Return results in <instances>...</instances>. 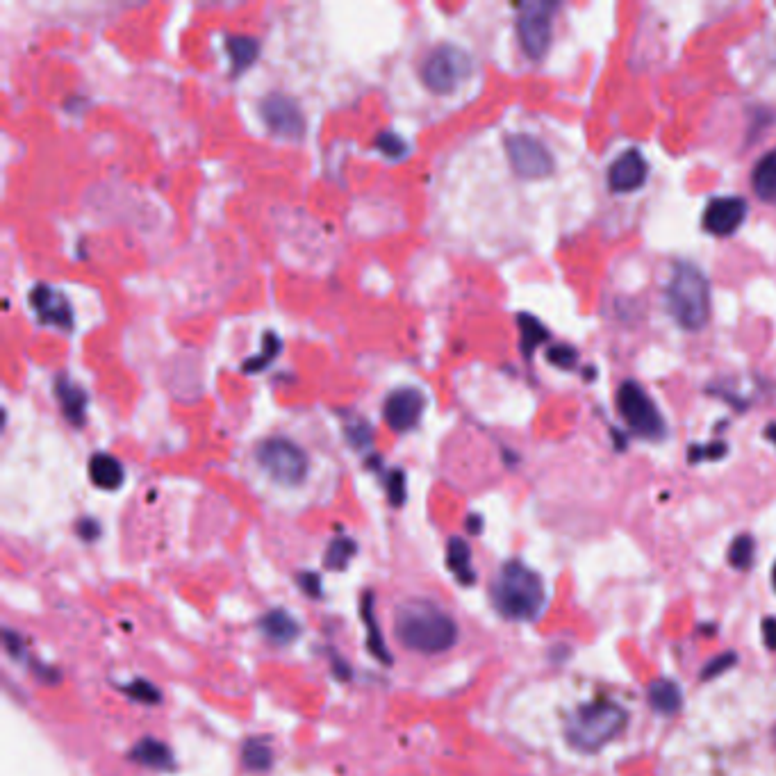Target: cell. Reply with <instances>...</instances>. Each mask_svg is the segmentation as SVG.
I'll return each mask as SVG.
<instances>
[{
    "instance_id": "obj_15",
    "label": "cell",
    "mask_w": 776,
    "mask_h": 776,
    "mask_svg": "<svg viewBox=\"0 0 776 776\" xmlns=\"http://www.w3.org/2000/svg\"><path fill=\"white\" fill-rule=\"evenodd\" d=\"M89 478H92L96 487L112 492L119 490L123 481H126V472H123L121 462L110 456V453H96V456L89 460Z\"/></svg>"
},
{
    "instance_id": "obj_20",
    "label": "cell",
    "mask_w": 776,
    "mask_h": 776,
    "mask_svg": "<svg viewBox=\"0 0 776 776\" xmlns=\"http://www.w3.org/2000/svg\"><path fill=\"white\" fill-rule=\"evenodd\" d=\"M649 701H651V706L656 708V711L672 715L681 708L683 697H681L679 685H676L674 681H656L649 688Z\"/></svg>"
},
{
    "instance_id": "obj_26",
    "label": "cell",
    "mask_w": 776,
    "mask_h": 776,
    "mask_svg": "<svg viewBox=\"0 0 776 776\" xmlns=\"http://www.w3.org/2000/svg\"><path fill=\"white\" fill-rule=\"evenodd\" d=\"M729 560L733 567L749 569L751 563H754V540H751L749 535H740V538L733 540Z\"/></svg>"
},
{
    "instance_id": "obj_17",
    "label": "cell",
    "mask_w": 776,
    "mask_h": 776,
    "mask_svg": "<svg viewBox=\"0 0 776 776\" xmlns=\"http://www.w3.org/2000/svg\"><path fill=\"white\" fill-rule=\"evenodd\" d=\"M55 392H57V399L62 403L66 419H69L71 424H82L87 415V392L76 383L64 381V378L62 381H57Z\"/></svg>"
},
{
    "instance_id": "obj_33",
    "label": "cell",
    "mask_w": 776,
    "mask_h": 776,
    "mask_svg": "<svg viewBox=\"0 0 776 776\" xmlns=\"http://www.w3.org/2000/svg\"><path fill=\"white\" fill-rule=\"evenodd\" d=\"M733 663H736V654H724L720 658H713L711 663H708L706 670H704V674H701V679H704V681L713 679V676L722 674V672L729 670V667H733Z\"/></svg>"
},
{
    "instance_id": "obj_14",
    "label": "cell",
    "mask_w": 776,
    "mask_h": 776,
    "mask_svg": "<svg viewBox=\"0 0 776 776\" xmlns=\"http://www.w3.org/2000/svg\"><path fill=\"white\" fill-rule=\"evenodd\" d=\"M30 301L44 324H53L60 328L73 326V310L60 290H53V287L48 285H37L35 290L30 292Z\"/></svg>"
},
{
    "instance_id": "obj_16",
    "label": "cell",
    "mask_w": 776,
    "mask_h": 776,
    "mask_svg": "<svg viewBox=\"0 0 776 776\" xmlns=\"http://www.w3.org/2000/svg\"><path fill=\"white\" fill-rule=\"evenodd\" d=\"M751 189L763 203L776 205V151L765 153L751 171Z\"/></svg>"
},
{
    "instance_id": "obj_31",
    "label": "cell",
    "mask_w": 776,
    "mask_h": 776,
    "mask_svg": "<svg viewBox=\"0 0 776 776\" xmlns=\"http://www.w3.org/2000/svg\"><path fill=\"white\" fill-rule=\"evenodd\" d=\"M726 453V444L724 442H713L708 444V447H692L690 449V460L697 462V460H717L722 458Z\"/></svg>"
},
{
    "instance_id": "obj_19",
    "label": "cell",
    "mask_w": 776,
    "mask_h": 776,
    "mask_svg": "<svg viewBox=\"0 0 776 776\" xmlns=\"http://www.w3.org/2000/svg\"><path fill=\"white\" fill-rule=\"evenodd\" d=\"M228 55H230V64H233V73H242L249 69V66L255 62V57L260 53V44L258 39L253 37H230L228 39Z\"/></svg>"
},
{
    "instance_id": "obj_12",
    "label": "cell",
    "mask_w": 776,
    "mask_h": 776,
    "mask_svg": "<svg viewBox=\"0 0 776 776\" xmlns=\"http://www.w3.org/2000/svg\"><path fill=\"white\" fill-rule=\"evenodd\" d=\"M421 412H424V394L415 387H401V390L387 396L383 415L387 426L394 433H406L417 424Z\"/></svg>"
},
{
    "instance_id": "obj_8",
    "label": "cell",
    "mask_w": 776,
    "mask_h": 776,
    "mask_svg": "<svg viewBox=\"0 0 776 776\" xmlns=\"http://www.w3.org/2000/svg\"><path fill=\"white\" fill-rule=\"evenodd\" d=\"M551 12L549 3H528L522 5L517 19V35L524 53L531 60H540L549 51L551 44Z\"/></svg>"
},
{
    "instance_id": "obj_27",
    "label": "cell",
    "mask_w": 776,
    "mask_h": 776,
    "mask_svg": "<svg viewBox=\"0 0 776 776\" xmlns=\"http://www.w3.org/2000/svg\"><path fill=\"white\" fill-rule=\"evenodd\" d=\"M280 351V340L274 335V333H267L264 335V346H262V353L260 356H255L251 360H246L244 365V371H260L267 367L269 360H274L278 356Z\"/></svg>"
},
{
    "instance_id": "obj_7",
    "label": "cell",
    "mask_w": 776,
    "mask_h": 776,
    "mask_svg": "<svg viewBox=\"0 0 776 776\" xmlns=\"http://www.w3.org/2000/svg\"><path fill=\"white\" fill-rule=\"evenodd\" d=\"M617 410L633 433L651 437V440L665 435L663 415L651 401V396L635 381H626L617 390Z\"/></svg>"
},
{
    "instance_id": "obj_13",
    "label": "cell",
    "mask_w": 776,
    "mask_h": 776,
    "mask_svg": "<svg viewBox=\"0 0 776 776\" xmlns=\"http://www.w3.org/2000/svg\"><path fill=\"white\" fill-rule=\"evenodd\" d=\"M647 173H649L647 160L642 158L640 151L631 148V151L622 153L613 164H610L608 187L617 194L635 192V189H640L642 185H645Z\"/></svg>"
},
{
    "instance_id": "obj_34",
    "label": "cell",
    "mask_w": 776,
    "mask_h": 776,
    "mask_svg": "<svg viewBox=\"0 0 776 776\" xmlns=\"http://www.w3.org/2000/svg\"><path fill=\"white\" fill-rule=\"evenodd\" d=\"M130 695H132V697H137V699H142V701H146V704H158V701H160V692L155 690L153 685L148 683V681H146V683H144V681H137V683L130 688Z\"/></svg>"
},
{
    "instance_id": "obj_36",
    "label": "cell",
    "mask_w": 776,
    "mask_h": 776,
    "mask_svg": "<svg viewBox=\"0 0 776 776\" xmlns=\"http://www.w3.org/2000/svg\"><path fill=\"white\" fill-rule=\"evenodd\" d=\"M767 435H770V440H772V442H776V426L767 428Z\"/></svg>"
},
{
    "instance_id": "obj_9",
    "label": "cell",
    "mask_w": 776,
    "mask_h": 776,
    "mask_svg": "<svg viewBox=\"0 0 776 776\" xmlns=\"http://www.w3.org/2000/svg\"><path fill=\"white\" fill-rule=\"evenodd\" d=\"M506 153L517 176L528 180L551 176L553 158L540 139L531 135H510L506 139Z\"/></svg>"
},
{
    "instance_id": "obj_21",
    "label": "cell",
    "mask_w": 776,
    "mask_h": 776,
    "mask_svg": "<svg viewBox=\"0 0 776 776\" xmlns=\"http://www.w3.org/2000/svg\"><path fill=\"white\" fill-rule=\"evenodd\" d=\"M130 758L132 761L148 765V767H158V770L171 765L169 747L162 745V742H158V740H153V738H144L142 742H139V745L132 749Z\"/></svg>"
},
{
    "instance_id": "obj_29",
    "label": "cell",
    "mask_w": 776,
    "mask_h": 776,
    "mask_svg": "<svg viewBox=\"0 0 776 776\" xmlns=\"http://www.w3.org/2000/svg\"><path fill=\"white\" fill-rule=\"evenodd\" d=\"M547 358H549L551 365H556V367H572L576 362V351L567 344H558V346H551V349L547 351Z\"/></svg>"
},
{
    "instance_id": "obj_5",
    "label": "cell",
    "mask_w": 776,
    "mask_h": 776,
    "mask_svg": "<svg viewBox=\"0 0 776 776\" xmlns=\"http://www.w3.org/2000/svg\"><path fill=\"white\" fill-rule=\"evenodd\" d=\"M255 460L280 485H301L310 467L305 451L285 437L262 440L255 449Z\"/></svg>"
},
{
    "instance_id": "obj_37",
    "label": "cell",
    "mask_w": 776,
    "mask_h": 776,
    "mask_svg": "<svg viewBox=\"0 0 776 776\" xmlns=\"http://www.w3.org/2000/svg\"><path fill=\"white\" fill-rule=\"evenodd\" d=\"M772 581H774V588H776V565H774V572H772Z\"/></svg>"
},
{
    "instance_id": "obj_18",
    "label": "cell",
    "mask_w": 776,
    "mask_h": 776,
    "mask_svg": "<svg viewBox=\"0 0 776 776\" xmlns=\"http://www.w3.org/2000/svg\"><path fill=\"white\" fill-rule=\"evenodd\" d=\"M264 635L278 645H287L299 635V624L285 613V610H271V613L260 622Z\"/></svg>"
},
{
    "instance_id": "obj_10",
    "label": "cell",
    "mask_w": 776,
    "mask_h": 776,
    "mask_svg": "<svg viewBox=\"0 0 776 776\" xmlns=\"http://www.w3.org/2000/svg\"><path fill=\"white\" fill-rule=\"evenodd\" d=\"M260 114L264 123H267V128L276 132L278 137L296 139L305 132V117L301 107L296 105V101H292L290 96L278 92L269 94L260 103Z\"/></svg>"
},
{
    "instance_id": "obj_35",
    "label": "cell",
    "mask_w": 776,
    "mask_h": 776,
    "mask_svg": "<svg viewBox=\"0 0 776 776\" xmlns=\"http://www.w3.org/2000/svg\"><path fill=\"white\" fill-rule=\"evenodd\" d=\"M763 635H765V645L770 649H776V619H765Z\"/></svg>"
},
{
    "instance_id": "obj_25",
    "label": "cell",
    "mask_w": 776,
    "mask_h": 776,
    "mask_svg": "<svg viewBox=\"0 0 776 776\" xmlns=\"http://www.w3.org/2000/svg\"><path fill=\"white\" fill-rule=\"evenodd\" d=\"M353 553H356V542L349 538H337L330 542L326 551V565L330 569H344L353 558Z\"/></svg>"
},
{
    "instance_id": "obj_1",
    "label": "cell",
    "mask_w": 776,
    "mask_h": 776,
    "mask_svg": "<svg viewBox=\"0 0 776 776\" xmlns=\"http://www.w3.org/2000/svg\"><path fill=\"white\" fill-rule=\"evenodd\" d=\"M394 635L408 651L421 656H440L458 642V624L431 601L412 599L396 610Z\"/></svg>"
},
{
    "instance_id": "obj_38",
    "label": "cell",
    "mask_w": 776,
    "mask_h": 776,
    "mask_svg": "<svg viewBox=\"0 0 776 776\" xmlns=\"http://www.w3.org/2000/svg\"><path fill=\"white\" fill-rule=\"evenodd\" d=\"M772 740H774V745H776V726L772 729Z\"/></svg>"
},
{
    "instance_id": "obj_32",
    "label": "cell",
    "mask_w": 776,
    "mask_h": 776,
    "mask_svg": "<svg viewBox=\"0 0 776 776\" xmlns=\"http://www.w3.org/2000/svg\"><path fill=\"white\" fill-rule=\"evenodd\" d=\"M387 490H390V501L394 506H401L406 499V476L403 472H392V476L387 478Z\"/></svg>"
},
{
    "instance_id": "obj_23",
    "label": "cell",
    "mask_w": 776,
    "mask_h": 776,
    "mask_svg": "<svg viewBox=\"0 0 776 776\" xmlns=\"http://www.w3.org/2000/svg\"><path fill=\"white\" fill-rule=\"evenodd\" d=\"M517 324H519V333H522V351L526 356H531L542 342L549 340V330L544 328L533 315L522 312V315L517 317Z\"/></svg>"
},
{
    "instance_id": "obj_24",
    "label": "cell",
    "mask_w": 776,
    "mask_h": 776,
    "mask_svg": "<svg viewBox=\"0 0 776 776\" xmlns=\"http://www.w3.org/2000/svg\"><path fill=\"white\" fill-rule=\"evenodd\" d=\"M242 758H244V765L249 767V770H255V772L269 770L271 763H274V754H271V749L267 747V742H262V740H249V742H246L244 751H242Z\"/></svg>"
},
{
    "instance_id": "obj_11",
    "label": "cell",
    "mask_w": 776,
    "mask_h": 776,
    "mask_svg": "<svg viewBox=\"0 0 776 776\" xmlns=\"http://www.w3.org/2000/svg\"><path fill=\"white\" fill-rule=\"evenodd\" d=\"M747 201L740 196L713 198L704 210V230L715 237H729L740 230L747 219Z\"/></svg>"
},
{
    "instance_id": "obj_3",
    "label": "cell",
    "mask_w": 776,
    "mask_h": 776,
    "mask_svg": "<svg viewBox=\"0 0 776 776\" xmlns=\"http://www.w3.org/2000/svg\"><path fill=\"white\" fill-rule=\"evenodd\" d=\"M667 308L685 330H701L711 317V285L704 271L690 262H679L667 285Z\"/></svg>"
},
{
    "instance_id": "obj_2",
    "label": "cell",
    "mask_w": 776,
    "mask_h": 776,
    "mask_svg": "<svg viewBox=\"0 0 776 776\" xmlns=\"http://www.w3.org/2000/svg\"><path fill=\"white\" fill-rule=\"evenodd\" d=\"M492 601L506 619H535L544 604L542 579L519 560H510L499 569L492 583Z\"/></svg>"
},
{
    "instance_id": "obj_22",
    "label": "cell",
    "mask_w": 776,
    "mask_h": 776,
    "mask_svg": "<svg viewBox=\"0 0 776 776\" xmlns=\"http://www.w3.org/2000/svg\"><path fill=\"white\" fill-rule=\"evenodd\" d=\"M447 560L449 567L453 569V574L458 576L462 583H474V572H472V551H469V544L460 538H451L449 549H447Z\"/></svg>"
},
{
    "instance_id": "obj_6",
    "label": "cell",
    "mask_w": 776,
    "mask_h": 776,
    "mask_svg": "<svg viewBox=\"0 0 776 776\" xmlns=\"http://www.w3.org/2000/svg\"><path fill=\"white\" fill-rule=\"evenodd\" d=\"M469 73H472V57L451 44L437 46L421 62V80L437 94H449L458 89L460 82L469 78Z\"/></svg>"
},
{
    "instance_id": "obj_28",
    "label": "cell",
    "mask_w": 776,
    "mask_h": 776,
    "mask_svg": "<svg viewBox=\"0 0 776 776\" xmlns=\"http://www.w3.org/2000/svg\"><path fill=\"white\" fill-rule=\"evenodd\" d=\"M346 437L356 449H365L371 444V426L367 421H353V424L346 426Z\"/></svg>"
},
{
    "instance_id": "obj_30",
    "label": "cell",
    "mask_w": 776,
    "mask_h": 776,
    "mask_svg": "<svg viewBox=\"0 0 776 776\" xmlns=\"http://www.w3.org/2000/svg\"><path fill=\"white\" fill-rule=\"evenodd\" d=\"M378 148L385 155H390V158H399V155L406 151V144H403V139L399 135H394V132H383V135H378L376 139Z\"/></svg>"
},
{
    "instance_id": "obj_4",
    "label": "cell",
    "mask_w": 776,
    "mask_h": 776,
    "mask_svg": "<svg viewBox=\"0 0 776 776\" xmlns=\"http://www.w3.org/2000/svg\"><path fill=\"white\" fill-rule=\"evenodd\" d=\"M629 724V715L613 701L576 708L567 722V740L579 751H597L615 740Z\"/></svg>"
}]
</instances>
